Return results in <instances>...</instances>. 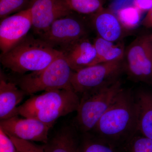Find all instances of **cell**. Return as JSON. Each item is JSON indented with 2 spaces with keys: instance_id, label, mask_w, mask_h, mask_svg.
<instances>
[{
  "instance_id": "6da1fadb",
  "label": "cell",
  "mask_w": 152,
  "mask_h": 152,
  "mask_svg": "<svg viewBox=\"0 0 152 152\" xmlns=\"http://www.w3.org/2000/svg\"><path fill=\"white\" fill-rule=\"evenodd\" d=\"M93 130L99 138L124 146L137 134L135 101L130 91L122 88Z\"/></svg>"
},
{
  "instance_id": "7a4b0ae2",
  "label": "cell",
  "mask_w": 152,
  "mask_h": 152,
  "mask_svg": "<svg viewBox=\"0 0 152 152\" xmlns=\"http://www.w3.org/2000/svg\"><path fill=\"white\" fill-rule=\"evenodd\" d=\"M80 99L78 94L72 90L46 91L18 106L17 114L25 118L39 120L52 127L61 117L77 111Z\"/></svg>"
},
{
  "instance_id": "3957f363",
  "label": "cell",
  "mask_w": 152,
  "mask_h": 152,
  "mask_svg": "<svg viewBox=\"0 0 152 152\" xmlns=\"http://www.w3.org/2000/svg\"><path fill=\"white\" fill-rule=\"evenodd\" d=\"M61 54L40 38L27 36L8 51L1 54L0 60L5 68L23 74L43 69Z\"/></svg>"
},
{
  "instance_id": "277c9868",
  "label": "cell",
  "mask_w": 152,
  "mask_h": 152,
  "mask_svg": "<svg viewBox=\"0 0 152 152\" xmlns=\"http://www.w3.org/2000/svg\"><path fill=\"white\" fill-rule=\"evenodd\" d=\"M73 72L61 53L43 69L22 76L18 80V84L27 95H32L42 91L73 90L71 83Z\"/></svg>"
},
{
  "instance_id": "5b68a950",
  "label": "cell",
  "mask_w": 152,
  "mask_h": 152,
  "mask_svg": "<svg viewBox=\"0 0 152 152\" xmlns=\"http://www.w3.org/2000/svg\"><path fill=\"white\" fill-rule=\"evenodd\" d=\"M121 86V81L118 80L82 94L76 117L77 126L80 130L87 133L94 129L114 98L122 89Z\"/></svg>"
},
{
  "instance_id": "8992f818",
  "label": "cell",
  "mask_w": 152,
  "mask_h": 152,
  "mask_svg": "<svg viewBox=\"0 0 152 152\" xmlns=\"http://www.w3.org/2000/svg\"><path fill=\"white\" fill-rule=\"evenodd\" d=\"M124 59L101 63L73 71L71 83L74 91L83 94L114 83L124 69Z\"/></svg>"
},
{
  "instance_id": "52a82bcc",
  "label": "cell",
  "mask_w": 152,
  "mask_h": 152,
  "mask_svg": "<svg viewBox=\"0 0 152 152\" xmlns=\"http://www.w3.org/2000/svg\"><path fill=\"white\" fill-rule=\"evenodd\" d=\"M125 67L134 80L152 84V42L149 36L139 37L131 44Z\"/></svg>"
},
{
  "instance_id": "ba28073f",
  "label": "cell",
  "mask_w": 152,
  "mask_h": 152,
  "mask_svg": "<svg viewBox=\"0 0 152 152\" xmlns=\"http://www.w3.org/2000/svg\"><path fill=\"white\" fill-rule=\"evenodd\" d=\"M73 12L57 19L48 28L40 35L39 38L53 48L60 49L78 40L87 37L84 22Z\"/></svg>"
},
{
  "instance_id": "9c48e42d",
  "label": "cell",
  "mask_w": 152,
  "mask_h": 152,
  "mask_svg": "<svg viewBox=\"0 0 152 152\" xmlns=\"http://www.w3.org/2000/svg\"><path fill=\"white\" fill-rule=\"evenodd\" d=\"M32 28V20L29 8L1 19V54L7 53L23 39Z\"/></svg>"
},
{
  "instance_id": "30bf717a",
  "label": "cell",
  "mask_w": 152,
  "mask_h": 152,
  "mask_svg": "<svg viewBox=\"0 0 152 152\" xmlns=\"http://www.w3.org/2000/svg\"><path fill=\"white\" fill-rule=\"evenodd\" d=\"M32 29L39 36L57 19L72 13L64 0H31L29 7Z\"/></svg>"
},
{
  "instance_id": "8fae6325",
  "label": "cell",
  "mask_w": 152,
  "mask_h": 152,
  "mask_svg": "<svg viewBox=\"0 0 152 152\" xmlns=\"http://www.w3.org/2000/svg\"><path fill=\"white\" fill-rule=\"evenodd\" d=\"M0 127L8 135L27 141L46 143L50 126L39 120L19 118L18 116L1 121Z\"/></svg>"
},
{
  "instance_id": "7c38bea8",
  "label": "cell",
  "mask_w": 152,
  "mask_h": 152,
  "mask_svg": "<svg viewBox=\"0 0 152 152\" xmlns=\"http://www.w3.org/2000/svg\"><path fill=\"white\" fill-rule=\"evenodd\" d=\"M59 50L73 71L89 66L96 56L94 45L87 37L61 48Z\"/></svg>"
},
{
  "instance_id": "4fadbf2b",
  "label": "cell",
  "mask_w": 152,
  "mask_h": 152,
  "mask_svg": "<svg viewBox=\"0 0 152 152\" xmlns=\"http://www.w3.org/2000/svg\"><path fill=\"white\" fill-rule=\"evenodd\" d=\"M26 93L16 84L6 78L2 71L0 74V120L7 119L18 116V105Z\"/></svg>"
},
{
  "instance_id": "5bb4252c",
  "label": "cell",
  "mask_w": 152,
  "mask_h": 152,
  "mask_svg": "<svg viewBox=\"0 0 152 152\" xmlns=\"http://www.w3.org/2000/svg\"><path fill=\"white\" fill-rule=\"evenodd\" d=\"M91 16L99 37L113 42L121 38L122 26L117 16L112 11L104 7Z\"/></svg>"
},
{
  "instance_id": "9a60e30c",
  "label": "cell",
  "mask_w": 152,
  "mask_h": 152,
  "mask_svg": "<svg viewBox=\"0 0 152 152\" xmlns=\"http://www.w3.org/2000/svg\"><path fill=\"white\" fill-rule=\"evenodd\" d=\"M137 111V133L152 140V93L145 90L134 96Z\"/></svg>"
},
{
  "instance_id": "2e32d148",
  "label": "cell",
  "mask_w": 152,
  "mask_h": 152,
  "mask_svg": "<svg viewBox=\"0 0 152 152\" xmlns=\"http://www.w3.org/2000/svg\"><path fill=\"white\" fill-rule=\"evenodd\" d=\"M78 137L73 127L62 128L43 145L45 152H78Z\"/></svg>"
},
{
  "instance_id": "e0dca14e",
  "label": "cell",
  "mask_w": 152,
  "mask_h": 152,
  "mask_svg": "<svg viewBox=\"0 0 152 152\" xmlns=\"http://www.w3.org/2000/svg\"><path fill=\"white\" fill-rule=\"evenodd\" d=\"M96 56L90 66L101 63L123 59L124 51L122 47L114 45V42L106 40L99 37L94 43Z\"/></svg>"
},
{
  "instance_id": "ac0fdd59",
  "label": "cell",
  "mask_w": 152,
  "mask_h": 152,
  "mask_svg": "<svg viewBox=\"0 0 152 152\" xmlns=\"http://www.w3.org/2000/svg\"><path fill=\"white\" fill-rule=\"evenodd\" d=\"M78 152H125L124 147L117 146L96 136L85 138L80 144Z\"/></svg>"
},
{
  "instance_id": "d6986e66",
  "label": "cell",
  "mask_w": 152,
  "mask_h": 152,
  "mask_svg": "<svg viewBox=\"0 0 152 152\" xmlns=\"http://www.w3.org/2000/svg\"><path fill=\"white\" fill-rule=\"evenodd\" d=\"M72 12L92 15L104 8L105 0H64Z\"/></svg>"
},
{
  "instance_id": "ffe728a7",
  "label": "cell",
  "mask_w": 152,
  "mask_h": 152,
  "mask_svg": "<svg viewBox=\"0 0 152 152\" xmlns=\"http://www.w3.org/2000/svg\"><path fill=\"white\" fill-rule=\"evenodd\" d=\"M142 13L134 6L123 7L118 10L117 17L122 26L132 30L139 26Z\"/></svg>"
},
{
  "instance_id": "44dd1931",
  "label": "cell",
  "mask_w": 152,
  "mask_h": 152,
  "mask_svg": "<svg viewBox=\"0 0 152 152\" xmlns=\"http://www.w3.org/2000/svg\"><path fill=\"white\" fill-rule=\"evenodd\" d=\"M31 0H0L1 19L29 8Z\"/></svg>"
},
{
  "instance_id": "7402d4cb",
  "label": "cell",
  "mask_w": 152,
  "mask_h": 152,
  "mask_svg": "<svg viewBox=\"0 0 152 152\" xmlns=\"http://www.w3.org/2000/svg\"><path fill=\"white\" fill-rule=\"evenodd\" d=\"M125 152H152V140L137 133L124 146Z\"/></svg>"
},
{
  "instance_id": "603a6c76",
  "label": "cell",
  "mask_w": 152,
  "mask_h": 152,
  "mask_svg": "<svg viewBox=\"0 0 152 152\" xmlns=\"http://www.w3.org/2000/svg\"><path fill=\"white\" fill-rule=\"evenodd\" d=\"M8 136L15 144L17 152H45L42 146H39L29 141Z\"/></svg>"
},
{
  "instance_id": "cb8c5ba5",
  "label": "cell",
  "mask_w": 152,
  "mask_h": 152,
  "mask_svg": "<svg viewBox=\"0 0 152 152\" xmlns=\"http://www.w3.org/2000/svg\"><path fill=\"white\" fill-rule=\"evenodd\" d=\"M0 152H17L13 142L0 127Z\"/></svg>"
},
{
  "instance_id": "d4e9b609",
  "label": "cell",
  "mask_w": 152,
  "mask_h": 152,
  "mask_svg": "<svg viewBox=\"0 0 152 152\" xmlns=\"http://www.w3.org/2000/svg\"><path fill=\"white\" fill-rule=\"evenodd\" d=\"M133 4L142 13L148 12L152 8V0H134Z\"/></svg>"
},
{
  "instance_id": "484cf974",
  "label": "cell",
  "mask_w": 152,
  "mask_h": 152,
  "mask_svg": "<svg viewBox=\"0 0 152 152\" xmlns=\"http://www.w3.org/2000/svg\"><path fill=\"white\" fill-rule=\"evenodd\" d=\"M142 24L145 27L152 28V8L148 12L142 21Z\"/></svg>"
},
{
  "instance_id": "4316f807",
  "label": "cell",
  "mask_w": 152,
  "mask_h": 152,
  "mask_svg": "<svg viewBox=\"0 0 152 152\" xmlns=\"http://www.w3.org/2000/svg\"><path fill=\"white\" fill-rule=\"evenodd\" d=\"M149 37L151 40V41L152 42V34H151V35L149 36Z\"/></svg>"
}]
</instances>
